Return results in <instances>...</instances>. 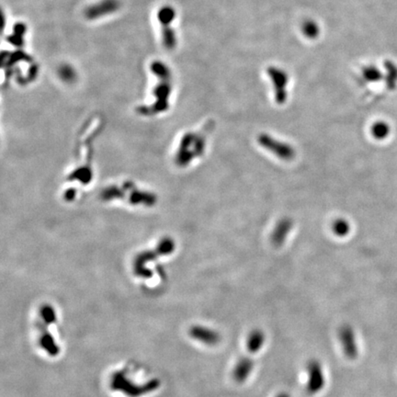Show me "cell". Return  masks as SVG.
Instances as JSON below:
<instances>
[{
    "label": "cell",
    "mask_w": 397,
    "mask_h": 397,
    "mask_svg": "<svg viewBox=\"0 0 397 397\" xmlns=\"http://www.w3.org/2000/svg\"><path fill=\"white\" fill-rule=\"evenodd\" d=\"M189 334L194 339L207 345H216L221 340V335L217 331L202 325L193 326Z\"/></svg>",
    "instance_id": "3"
},
{
    "label": "cell",
    "mask_w": 397,
    "mask_h": 397,
    "mask_svg": "<svg viewBox=\"0 0 397 397\" xmlns=\"http://www.w3.org/2000/svg\"><path fill=\"white\" fill-rule=\"evenodd\" d=\"M338 339L344 355L348 358H356L358 354V347L355 333L351 326L347 325H342L338 331Z\"/></svg>",
    "instance_id": "2"
},
{
    "label": "cell",
    "mask_w": 397,
    "mask_h": 397,
    "mask_svg": "<svg viewBox=\"0 0 397 397\" xmlns=\"http://www.w3.org/2000/svg\"><path fill=\"white\" fill-rule=\"evenodd\" d=\"M306 391L310 394H316L324 389L325 375L322 364L317 359L310 360L306 366Z\"/></svg>",
    "instance_id": "1"
},
{
    "label": "cell",
    "mask_w": 397,
    "mask_h": 397,
    "mask_svg": "<svg viewBox=\"0 0 397 397\" xmlns=\"http://www.w3.org/2000/svg\"><path fill=\"white\" fill-rule=\"evenodd\" d=\"M254 368H255V362L252 358L248 357L240 358L235 365L232 371L233 379L238 383L245 382L250 377V375L252 374Z\"/></svg>",
    "instance_id": "4"
},
{
    "label": "cell",
    "mask_w": 397,
    "mask_h": 397,
    "mask_svg": "<svg viewBox=\"0 0 397 397\" xmlns=\"http://www.w3.org/2000/svg\"><path fill=\"white\" fill-rule=\"evenodd\" d=\"M265 342H266V335L264 332L261 329L256 328L248 334L246 345L248 351L255 354L259 352V350L264 347Z\"/></svg>",
    "instance_id": "6"
},
{
    "label": "cell",
    "mask_w": 397,
    "mask_h": 397,
    "mask_svg": "<svg viewBox=\"0 0 397 397\" xmlns=\"http://www.w3.org/2000/svg\"><path fill=\"white\" fill-rule=\"evenodd\" d=\"M117 9V1L115 0H105L99 4H95L87 11V16L90 19H98L109 12H112Z\"/></svg>",
    "instance_id": "7"
},
{
    "label": "cell",
    "mask_w": 397,
    "mask_h": 397,
    "mask_svg": "<svg viewBox=\"0 0 397 397\" xmlns=\"http://www.w3.org/2000/svg\"><path fill=\"white\" fill-rule=\"evenodd\" d=\"M276 397H292L288 392H285V391H282V392H280L279 394H277Z\"/></svg>",
    "instance_id": "8"
},
{
    "label": "cell",
    "mask_w": 397,
    "mask_h": 397,
    "mask_svg": "<svg viewBox=\"0 0 397 397\" xmlns=\"http://www.w3.org/2000/svg\"><path fill=\"white\" fill-rule=\"evenodd\" d=\"M158 20L160 23H165L166 25V30L163 33V43L167 49H171L175 46L176 39L174 37V32L168 30V24H170L173 20V13L171 9L165 8L159 11L158 13Z\"/></svg>",
    "instance_id": "5"
}]
</instances>
